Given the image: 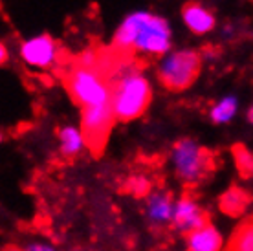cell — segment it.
Listing matches in <instances>:
<instances>
[{
	"mask_svg": "<svg viewBox=\"0 0 253 251\" xmlns=\"http://www.w3.org/2000/svg\"><path fill=\"white\" fill-rule=\"evenodd\" d=\"M112 48L118 53L160 59L172 50V26L160 13L134 9L116 28Z\"/></svg>",
	"mask_w": 253,
	"mask_h": 251,
	"instance_id": "1",
	"label": "cell"
},
{
	"mask_svg": "<svg viewBox=\"0 0 253 251\" xmlns=\"http://www.w3.org/2000/svg\"><path fill=\"white\" fill-rule=\"evenodd\" d=\"M112 86V107L116 120L128 123L141 118L152 101L151 77L136 61L120 57L108 76Z\"/></svg>",
	"mask_w": 253,
	"mask_h": 251,
	"instance_id": "2",
	"label": "cell"
},
{
	"mask_svg": "<svg viewBox=\"0 0 253 251\" xmlns=\"http://www.w3.org/2000/svg\"><path fill=\"white\" fill-rule=\"evenodd\" d=\"M202 64V55L195 48H172L158 59L156 79L169 92H184L196 83Z\"/></svg>",
	"mask_w": 253,
	"mask_h": 251,
	"instance_id": "3",
	"label": "cell"
},
{
	"mask_svg": "<svg viewBox=\"0 0 253 251\" xmlns=\"http://www.w3.org/2000/svg\"><path fill=\"white\" fill-rule=\"evenodd\" d=\"M64 86L79 108L112 103V86L99 68L74 63L64 76Z\"/></svg>",
	"mask_w": 253,
	"mask_h": 251,
	"instance_id": "4",
	"label": "cell"
},
{
	"mask_svg": "<svg viewBox=\"0 0 253 251\" xmlns=\"http://www.w3.org/2000/svg\"><path fill=\"white\" fill-rule=\"evenodd\" d=\"M171 158L178 178L185 185L200 183L216 169L215 152L209 151L208 147L200 145L193 138H180L174 141Z\"/></svg>",
	"mask_w": 253,
	"mask_h": 251,
	"instance_id": "5",
	"label": "cell"
},
{
	"mask_svg": "<svg viewBox=\"0 0 253 251\" xmlns=\"http://www.w3.org/2000/svg\"><path fill=\"white\" fill-rule=\"evenodd\" d=\"M118 123L112 103L95 105V107L81 108V128L86 149L92 152V156H101L107 147L108 136Z\"/></svg>",
	"mask_w": 253,
	"mask_h": 251,
	"instance_id": "6",
	"label": "cell"
},
{
	"mask_svg": "<svg viewBox=\"0 0 253 251\" xmlns=\"http://www.w3.org/2000/svg\"><path fill=\"white\" fill-rule=\"evenodd\" d=\"M20 61L33 70H51L59 64L61 48L50 33L33 35L19 44Z\"/></svg>",
	"mask_w": 253,
	"mask_h": 251,
	"instance_id": "7",
	"label": "cell"
},
{
	"mask_svg": "<svg viewBox=\"0 0 253 251\" xmlns=\"http://www.w3.org/2000/svg\"><path fill=\"white\" fill-rule=\"evenodd\" d=\"M182 22L193 35L204 37L213 33L218 28V20L213 9H209L202 2H185L180 11Z\"/></svg>",
	"mask_w": 253,
	"mask_h": 251,
	"instance_id": "8",
	"label": "cell"
},
{
	"mask_svg": "<svg viewBox=\"0 0 253 251\" xmlns=\"http://www.w3.org/2000/svg\"><path fill=\"white\" fill-rule=\"evenodd\" d=\"M172 224L174 227L182 229V233H189L193 229H200L211 224V216L206 209L198 208V204L193 200V196L189 193H184V196L180 198V202L174 208V214H172Z\"/></svg>",
	"mask_w": 253,
	"mask_h": 251,
	"instance_id": "9",
	"label": "cell"
},
{
	"mask_svg": "<svg viewBox=\"0 0 253 251\" xmlns=\"http://www.w3.org/2000/svg\"><path fill=\"white\" fill-rule=\"evenodd\" d=\"M253 195L250 191H246L241 185H229L226 193H222L218 196V209L226 216L231 218H241L244 216V213L248 211V208L252 206Z\"/></svg>",
	"mask_w": 253,
	"mask_h": 251,
	"instance_id": "10",
	"label": "cell"
},
{
	"mask_svg": "<svg viewBox=\"0 0 253 251\" xmlns=\"http://www.w3.org/2000/svg\"><path fill=\"white\" fill-rule=\"evenodd\" d=\"M185 251H220L222 237L215 227L206 226L200 229H193L189 233H184Z\"/></svg>",
	"mask_w": 253,
	"mask_h": 251,
	"instance_id": "11",
	"label": "cell"
},
{
	"mask_svg": "<svg viewBox=\"0 0 253 251\" xmlns=\"http://www.w3.org/2000/svg\"><path fill=\"white\" fill-rule=\"evenodd\" d=\"M241 101L235 94H226L209 107V120L215 125H226L229 121L235 120V116L239 114Z\"/></svg>",
	"mask_w": 253,
	"mask_h": 251,
	"instance_id": "12",
	"label": "cell"
},
{
	"mask_svg": "<svg viewBox=\"0 0 253 251\" xmlns=\"http://www.w3.org/2000/svg\"><path fill=\"white\" fill-rule=\"evenodd\" d=\"M59 138V149H61V154L64 158H76L81 154V151L86 147V141H84V136H83V130L77 128V126L66 125L61 126L57 132Z\"/></svg>",
	"mask_w": 253,
	"mask_h": 251,
	"instance_id": "13",
	"label": "cell"
},
{
	"mask_svg": "<svg viewBox=\"0 0 253 251\" xmlns=\"http://www.w3.org/2000/svg\"><path fill=\"white\" fill-rule=\"evenodd\" d=\"M224 251H253V214L235 227Z\"/></svg>",
	"mask_w": 253,
	"mask_h": 251,
	"instance_id": "14",
	"label": "cell"
},
{
	"mask_svg": "<svg viewBox=\"0 0 253 251\" xmlns=\"http://www.w3.org/2000/svg\"><path fill=\"white\" fill-rule=\"evenodd\" d=\"M231 154H233L235 165H237V170L242 178H253V152L244 147V145L237 143L233 145L231 149Z\"/></svg>",
	"mask_w": 253,
	"mask_h": 251,
	"instance_id": "15",
	"label": "cell"
},
{
	"mask_svg": "<svg viewBox=\"0 0 253 251\" xmlns=\"http://www.w3.org/2000/svg\"><path fill=\"white\" fill-rule=\"evenodd\" d=\"M172 196L171 195H165V196H156L151 204V214L152 218L156 220H169L174 214L171 206Z\"/></svg>",
	"mask_w": 253,
	"mask_h": 251,
	"instance_id": "16",
	"label": "cell"
},
{
	"mask_svg": "<svg viewBox=\"0 0 253 251\" xmlns=\"http://www.w3.org/2000/svg\"><path fill=\"white\" fill-rule=\"evenodd\" d=\"M132 183H134V185L130 187V191H132L136 196H145L147 193H149V189H151L149 182H147V180H143V178H134Z\"/></svg>",
	"mask_w": 253,
	"mask_h": 251,
	"instance_id": "17",
	"label": "cell"
},
{
	"mask_svg": "<svg viewBox=\"0 0 253 251\" xmlns=\"http://www.w3.org/2000/svg\"><path fill=\"white\" fill-rule=\"evenodd\" d=\"M218 33H220V39H224V41H229V39H233L235 37L233 24H222L220 30H218Z\"/></svg>",
	"mask_w": 253,
	"mask_h": 251,
	"instance_id": "18",
	"label": "cell"
},
{
	"mask_svg": "<svg viewBox=\"0 0 253 251\" xmlns=\"http://www.w3.org/2000/svg\"><path fill=\"white\" fill-rule=\"evenodd\" d=\"M7 53H9V50H7V46L4 42L0 44V63L6 64L7 63Z\"/></svg>",
	"mask_w": 253,
	"mask_h": 251,
	"instance_id": "19",
	"label": "cell"
},
{
	"mask_svg": "<svg viewBox=\"0 0 253 251\" xmlns=\"http://www.w3.org/2000/svg\"><path fill=\"white\" fill-rule=\"evenodd\" d=\"M2 251H28V250H22V248L17 244H6Z\"/></svg>",
	"mask_w": 253,
	"mask_h": 251,
	"instance_id": "20",
	"label": "cell"
},
{
	"mask_svg": "<svg viewBox=\"0 0 253 251\" xmlns=\"http://www.w3.org/2000/svg\"><path fill=\"white\" fill-rule=\"evenodd\" d=\"M246 120L250 121L253 125V105H250V108H248V112H246Z\"/></svg>",
	"mask_w": 253,
	"mask_h": 251,
	"instance_id": "21",
	"label": "cell"
},
{
	"mask_svg": "<svg viewBox=\"0 0 253 251\" xmlns=\"http://www.w3.org/2000/svg\"><path fill=\"white\" fill-rule=\"evenodd\" d=\"M30 251H53V250L46 248V246H32V250Z\"/></svg>",
	"mask_w": 253,
	"mask_h": 251,
	"instance_id": "22",
	"label": "cell"
}]
</instances>
